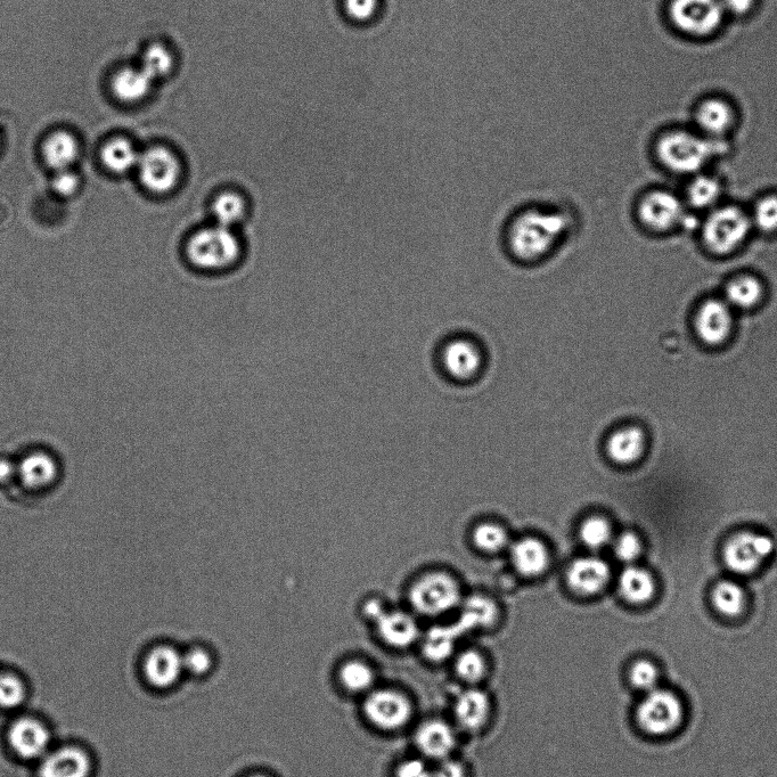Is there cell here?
<instances>
[{"mask_svg": "<svg viewBox=\"0 0 777 777\" xmlns=\"http://www.w3.org/2000/svg\"><path fill=\"white\" fill-rule=\"evenodd\" d=\"M619 594L629 604L642 605L650 602L656 594V582L649 571L628 567L618 580Z\"/></svg>", "mask_w": 777, "mask_h": 777, "instance_id": "29", "label": "cell"}, {"mask_svg": "<svg viewBox=\"0 0 777 777\" xmlns=\"http://www.w3.org/2000/svg\"><path fill=\"white\" fill-rule=\"evenodd\" d=\"M152 81L142 68L125 69L114 77L112 88L120 101L134 103L149 94Z\"/></svg>", "mask_w": 777, "mask_h": 777, "instance_id": "30", "label": "cell"}, {"mask_svg": "<svg viewBox=\"0 0 777 777\" xmlns=\"http://www.w3.org/2000/svg\"><path fill=\"white\" fill-rule=\"evenodd\" d=\"M684 208L680 199L666 191H656L645 196L640 204V218L654 231H669L684 220Z\"/></svg>", "mask_w": 777, "mask_h": 777, "instance_id": "16", "label": "cell"}, {"mask_svg": "<svg viewBox=\"0 0 777 777\" xmlns=\"http://www.w3.org/2000/svg\"><path fill=\"white\" fill-rule=\"evenodd\" d=\"M550 552L541 539L525 537L511 546V561L523 577L542 576L550 567Z\"/></svg>", "mask_w": 777, "mask_h": 777, "instance_id": "23", "label": "cell"}, {"mask_svg": "<svg viewBox=\"0 0 777 777\" xmlns=\"http://www.w3.org/2000/svg\"><path fill=\"white\" fill-rule=\"evenodd\" d=\"M139 157L132 143L124 138L113 139L102 150V160L113 173L124 174L137 167Z\"/></svg>", "mask_w": 777, "mask_h": 777, "instance_id": "33", "label": "cell"}, {"mask_svg": "<svg viewBox=\"0 0 777 777\" xmlns=\"http://www.w3.org/2000/svg\"><path fill=\"white\" fill-rule=\"evenodd\" d=\"M173 67V55L166 47L157 44L147 48L143 56L142 69L152 80L167 76Z\"/></svg>", "mask_w": 777, "mask_h": 777, "instance_id": "39", "label": "cell"}, {"mask_svg": "<svg viewBox=\"0 0 777 777\" xmlns=\"http://www.w3.org/2000/svg\"><path fill=\"white\" fill-rule=\"evenodd\" d=\"M613 551L621 562L633 563L642 553L641 539L631 531H627L615 539Z\"/></svg>", "mask_w": 777, "mask_h": 777, "instance_id": "42", "label": "cell"}, {"mask_svg": "<svg viewBox=\"0 0 777 777\" xmlns=\"http://www.w3.org/2000/svg\"><path fill=\"white\" fill-rule=\"evenodd\" d=\"M91 759L84 750L64 747L46 755L40 765V777H89Z\"/></svg>", "mask_w": 777, "mask_h": 777, "instance_id": "22", "label": "cell"}, {"mask_svg": "<svg viewBox=\"0 0 777 777\" xmlns=\"http://www.w3.org/2000/svg\"><path fill=\"white\" fill-rule=\"evenodd\" d=\"M183 661L184 669L194 675H204L208 673L211 668V657L209 656V653L201 649H195L188 652L186 656L183 657Z\"/></svg>", "mask_w": 777, "mask_h": 777, "instance_id": "47", "label": "cell"}, {"mask_svg": "<svg viewBox=\"0 0 777 777\" xmlns=\"http://www.w3.org/2000/svg\"><path fill=\"white\" fill-rule=\"evenodd\" d=\"M568 231V218L562 212L543 209L523 211L509 232L514 257L523 263H535L558 247Z\"/></svg>", "mask_w": 777, "mask_h": 777, "instance_id": "2", "label": "cell"}, {"mask_svg": "<svg viewBox=\"0 0 777 777\" xmlns=\"http://www.w3.org/2000/svg\"><path fill=\"white\" fill-rule=\"evenodd\" d=\"M462 593L456 580L445 572H431L417 579L410 591L413 609L424 617H440L462 603Z\"/></svg>", "mask_w": 777, "mask_h": 777, "instance_id": "6", "label": "cell"}, {"mask_svg": "<svg viewBox=\"0 0 777 777\" xmlns=\"http://www.w3.org/2000/svg\"><path fill=\"white\" fill-rule=\"evenodd\" d=\"M579 537L588 549L601 550L612 541V528L608 520L602 517H591L580 526Z\"/></svg>", "mask_w": 777, "mask_h": 777, "instance_id": "36", "label": "cell"}, {"mask_svg": "<svg viewBox=\"0 0 777 777\" xmlns=\"http://www.w3.org/2000/svg\"><path fill=\"white\" fill-rule=\"evenodd\" d=\"M183 669V657L170 646H159L151 651L144 666L147 681L159 689L173 686Z\"/></svg>", "mask_w": 777, "mask_h": 777, "instance_id": "21", "label": "cell"}, {"mask_svg": "<svg viewBox=\"0 0 777 777\" xmlns=\"http://www.w3.org/2000/svg\"><path fill=\"white\" fill-rule=\"evenodd\" d=\"M138 176L145 190L159 198H169L184 186L186 174L183 162L167 147L157 146L139 157Z\"/></svg>", "mask_w": 777, "mask_h": 777, "instance_id": "4", "label": "cell"}, {"mask_svg": "<svg viewBox=\"0 0 777 777\" xmlns=\"http://www.w3.org/2000/svg\"><path fill=\"white\" fill-rule=\"evenodd\" d=\"M8 739L16 755L24 759H36L45 757L51 735L37 719L21 718L11 726Z\"/></svg>", "mask_w": 777, "mask_h": 777, "instance_id": "19", "label": "cell"}, {"mask_svg": "<svg viewBox=\"0 0 777 777\" xmlns=\"http://www.w3.org/2000/svg\"><path fill=\"white\" fill-rule=\"evenodd\" d=\"M628 680L634 689L649 693L659 687V669L648 659L636 660L628 670Z\"/></svg>", "mask_w": 777, "mask_h": 777, "instance_id": "38", "label": "cell"}, {"mask_svg": "<svg viewBox=\"0 0 777 777\" xmlns=\"http://www.w3.org/2000/svg\"><path fill=\"white\" fill-rule=\"evenodd\" d=\"M441 362L452 378L468 381L481 371L484 354L473 340L457 338L449 341L441 351Z\"/></svg>", "mask_w": 777, "mask_h": 777, "instance_id": "15", "label": "cell"}, {"mask_svg": "<svg viewBox=\"0 0 777 777\" xmlns=\"http://www.w3.org/2000/svg\"><path fill=\"white\" fill-rule=\"evenodd\" d=\"M722 139L674 130L660 138L659 159L670 170L678 174L697 173L716 154L723 153Z\"/></svg>", "mask_w": 777, "mask_h": 777, "instance_id": "3", "label": "cell"}, {"mask_svg": "<svg viewBox=\"0 0 777 777\" xmlns=\"http://www.w3.org/2000/svg\"><path fill=\"white\" fill-rule=\"evenodd\" d=\"M460 617L455 624L461 633L484 632L493 628L500 619L497 604L481 595H474L460 605Z\"/></svg>", "mask_w": 777, "mask_h": 777, "instance_id": "25", "label": "cell"}, {"mask_svg": "<svg viewBox=\"0 0 777 777\" xmlns=\"http://www.w3.org/2000/svg\"><path fill=\"white\" fill-rule=\"evenodd\" d=\"M59 466L54 458L44 452L24 456L18 464V477L29 489H44L51 486L57 477Z\"/></svg>", "mask_w": 777, "mask_h": 777, "instance_id": "27", "label": "cell"}, {"mask_svg": "<svg viewBox=\"0 0 777 777\" xmlns=\"http://www.w3.org/2000/svg\"><path fill=\"white\" fill-rule=\"evenodd\" d=\"M726 302L732 307H754L763 296V286L754 276H740L726 286Z\"/></svg>", "mask_w": 777, "mask_h": 777, "instance_id": "34", "label": "cell"}, {"mask_svg": "<svg viewBox=\"0 0 777 777\" xmlns=\"http://www.w3.org/2000/svg\"><path fill=\"white\" fill-rule=\"evenodd\" d=\"M250 216L248 195L237 188H222L212 195L208 203L209 223L240 231Z\"/></svg>", "mask_w": 777, "mask_h": 777, "instance_id": "13", "label": "cell"}, {"mask_svg": "<svg viewBox=\"0 0 777 777\" xmlns=\"http://www.w3.org/2000/svg\"><path fill=\"white\" fill-rule=\"evenodd\" d=\"M751 220L736 207H725L711 214L703 226V240L718 255L739 247L750 232Z\"/></svg>", "mask_w": 777, "mask_h": 777, "instance_id": "10", "label": "cell"}, {"mask_svg": "<svg viewBox=\"0 0 777 777\" xmlns=\"http://www.w3.org/2000/svg\"><path fill=\"white\" fill-rule=\"evenodd\" d=\"M365 715L375 727L384 732H398L413 722L415 707L412 699L394 689L376 690L368 695Z\"/></svg>", "mask_w": 777, "mask_h": 777, "instance_id": "7", "label": "cell"}, {"mask_svg": "<svg viewBox=\"0 0 777 777\" xmlns=\"http://www.w3.org/2000/svg\"><path fill=\"white\" fill-rule=\"evenodd\" d=\"M460 731L452 721L429 717L416 725L413 732L414 747L419 756L436 764L455 756L460 743Z\"/></svg>", "mask_w": 777, "mask_h": 777, "instance_id": "11", "label": "cell"}, {"mask_svg": "<svg viewBox=\"0 0 777 777\" xmlns=\"http://www.w3.org/2000/svg\"><path fill=\"white\" fill-rule=\"evenodd\" d=\"M252 777H266V776H260V775H258V776H252Z\"/></svg>", "mask_w": 777, "mask_h": 777, "instance_id": "51", "label": "cell"}, {"mask_svg": "<svg viewBox=\"0 0 777 777\" xmlns=\"http://www.w3.org/2000/svg\"><path fill=\"white\" fill-rule=\"evenodd\" d=\"M44 158L49 167L57 171L67 170L78 158L76 139L68 133H56L44 145Z\"/></svg>", "mask_w": 777, "mask_h": 777, "instance_id": "31", "label": "cell"}, {"mask_svg": "<svg viewBox=\"0 0 777 777\" xmlns=\"http://www.w3.org/2000/svg\"><path fill=\"white\" fill-rule=\"evenodd\" d=\"M473 542L480 551L486 553H498L506 549L510 544L507 531L497 523H481L473 531Z\"/></svg>", "mask_w": 777, "mask_h": 777, "instance_id": "35", "label": "cell"}, {"mask_svg": "<svg viewBox=\"0 0 777 777\" xmlns=\"http://www.w3.org/2000/svg\"><path fill=\"white\" fill-rule=\"evenodd\" d=\"M774 551L771 537L742 531L725 544L724 562L734 574L750 575L763 566Z\"/></svg>", "mask_w": 777, "mask_h": 777, "instance_id": "12", "label": "cell"}, {"mask_svg": "<svg viewBox=\"0 0 777 777\" xmlns=\"http://www.w3.org/2000/svg\"><path fill=\"white\" fill-rule=\"evenodd\" d=\"M15 477H18V464H14L12 461L2 458V460H0V484H7V482H11Z\"/></svg>", "mask_w": 777, "mask_h": 777, "instance_id": "50", "label": "cell"}, {"mask_svg": "<svg viewBox=\"0 0 777 777\" xmlns=\"http://www.w3.org/2000/svg\"><path fill=\"white\" fill-rule=\"evenodd\" d=\"M725 13L735 16L749 14L756 5V0H721Z\"/></svg>", "mask_w": 777, "mask_h": 777, "instance_id": "49", "label": "cell"}, {"mask_svg": "<svg viewBox=\"0 0 777 777\" xmlns=\"http://www.w3.org/2000/svg\"><path fill=\"white\" fill-rule=\"evenodd\" d=\"M716 611L727 618L739 617L746 608V593L743 588L731 580L718 583L711 594Z\"/></svg>", "mask_w": 777, "mask_h": 777, "instance_id": "32", "label": "cell"}, {"mask_svg": "<svg viewBox=\"0 0 777 777\" xmlns=\"http://www.w3.org/2000/svg\"><path fill=\"white\" fill-rule=\"evenodd\" d=\"M395 777H433V764L421 756L406 758L397 766Z\"/></svg>", "mask_w": 777, "mask_h": 777, "instance_id": "44", "label": "cell"}, {"mask_svg": "<svg viewBox=\"0 0 777 777\" xmlns=\"http://www.w3.org/2000/svg\"><path fill=\"white\" fill-rule=\"evenodd\" d=\"M695 124L702 135L722 139L735 124V112L722 98H708L695 111Z\"/></svg>", "mask_w": 777, "mask_h": 777, "instance_id": "24", "label": "cell"}, {"mask_svg": "<svg viewBox=\"0 0 777 777\" xmlns=\"http://www.w3.org/2000/svg\"><path fill=\"white\" fill-rule=\"evenodd\" d=\"M754 223L764 232H774L777 229V196H767L757 203L754 212Z\"/></svg>", "mask_w": 777, "mask_h": 777, "instance_id": "43", "label": "cell"}, {"mask_svg": "<svg viewBox=\"0 0 777 777\" xmlns=\"http://www.w3.org/2000/svg\"><path fill=\"white\" fill-rule=\"evenodd\" d=\"M453 673L463 686H482L490 675V662L477 648L458 649L451 661Z\"/></svg>", "mask_w": 777, "mask_h": 777, "instance_id": "26", "label": "cell"}, {"mask_svg": "<svg viewBox=\"0 0 777 777\" xmlns=\"http://www.w3.org/2000/svg\"><path fill=\"white\" fill-rule=\"evenodd\" d=\"M463 634L456 625L435 626L422 633L419 642L421 656L432 665L451 662L458 651V641Z\"/></svg>", "mask_w": 777, "mask_h": 777, "instance_id": "20", "label": "cell"}, {"mask_svg": "<svg viewBox=\"0 0 777 777\" xmlns=\"http://www.w3.org/2000/svg\"><path fill=\"white\" fill-rule=\"evenodd\" d=\"M244 241L239 231L214 223L195 228L183 244V257L193 271L204 275L232 272L242 264Z\"/></svg>", "mask_w": 777, "mask_h": 777, "instance_id": "1", "label": "cell"}, {"mask_svg": "<svg viewBox=\"0 0 777 777\" xmlns=\"http://www.w3.org/2000/svg\"><path fill=\"white\" fill-rule=\"evenodd\" d=\"M381 640L395 650H407L419 644L422 631L410 613L386 610L375 621Z\"/></svg>", "mask_w": 777, "mask_h": 777, "instance_id": "17", "label": "cell"}, {"mask_svg": "<svg viewBox=\"0 0 777 777\" xmlns=\"http://www.w3.org/2000/svg\"><path fill=\"white\" fill-rule=\"evenodd\" d=\"M645 449L644 432L637 427H628L612 433L607 441V453L611 460L620 465L633 464L640 460Z\"/></svg>", "mask_w": 777, "mask_h": 777, "instance_id": "28", "label": "cell"}, {"mask_svg": "<svg viewBox=\"0 0 777 777\" xmlns=\"http://www.w3.org/2000/svg\"><path fill=\"white\" fill-rule=\"evenodd\" d=\"M722 187L716 179L699 176L694 179L689 187V200L692 206L697 208H708L713 206L714 203L721 195Z\"/></svg>", "mask_w": 777, "mask_h": 777, "instance_id": "40", "label": "cell"}, {"mask_svg": "<svg viewBox=\"0 0 777 777\" xmlns=\"http://www.w3.org/2000/svg\"><path fill=\"white\" fill-rule=\"evenodd\" d=\"M669 14L683 34L708 37L721 28L726 13L721 0H673Z\"/></svg>", "mask_w": 777, "mask_h": 777, "instance_id": "8", "label": "cell"}, {"mask_svg": "<svg viewBox=\"0 0 777 777\" xmlns=\"http://www.w3.org/2000/svg\"><path fill=\"white\" fill-rule=\"evenodd\" d=\"M611 579L609 564L596 556H584L570 564L567 583L576 595L590 597L600 594Z\"/></svg>", "mask_w": 777, "mask_h": 777, "instance_id": "14", "label": "cell"}, {"mask_svg": "<svg viewBox=\"0 0 777 777\" xmlns=\"http://www.w3.org/2000/svg\"><path fill=\"white\" fill-rule=\"evenodd\" d=\"M26 697V685L18 676L0 672V708H18Z\"/></svg>", "mask_w": 777, "mask_h": 777, "instance_id": "41", "label": "cell"}, {"mask_svg": "<svg viewBox=\"0 0 777 777\" xmlns=\"http://www.w3.org/2000/svg\"><path fill=\"white\" fill-rule=\"evenodd\" d=\"M79 178L76 174L71 173L69 169L57 171L53 179V190L56 194L64 196H71L75 194L79 187Z\"/></svg>", "mask_w": 777, "mask_h": 777, "instance_id": "48", "label": "cell"}, {"mask_svg": "<svg viewBox=\"0 0 777 777\" xmlns=\"http://www.w3.org/2000/svg\"><path fill=\"white\" fill-rule=\"evenodd\" d=\"M379 0H345V8L351 19L358 22L371 20L378 10Z\"/></svg>", "mask_w": 777, "mask_h": 777, "instance_id": "46", "label": "cell"}, {"mask_svg": "<svg viewBox=\"0 0 777 777\" xmlns=\"http://www.w3.org/2000/svg\"><path fill=\"white\" fill-rule=\"evenodd\" d=\"M495 703L482 686H464L452 703L451 721L461 734L484 733L493 722Z\"/></svg>", "mask_w": 777, "mask_h": 777, "instance_id": "9", "label": "cell"}, {"mask_svg": "<svg viewBox=\"0 0 777 777\" xmlns=\"http://www.w3.org/2000/svg\"><path fill=\"white\" fill-rule=\"evenodd\" d=\"M683 701L673 691L658 689L645 693L635 711L640 729L651 736H666L680 729L684 722Z\"/></svg>", "mask_w": 777, "mask_h": 777, "instance_id": "5", "label": "cell"}, {"mask_svg": "<svg viewBox=\"0 0 777 777\" xmlns=\"http://www.w3.org/2000/svg\"><path fill=\"white\" fill-rule=\"evenodd\" d=\"M433 777H471V774L468 765L453 756L433 764Z\"/></svg>", "mask_w": 777, "mask_h": 777, "instance_id": "45", "label": "cell"}, {"mask_svg": "<svg viewBox=\"0 0 777 777\" xmlns=\"http://www.w3.org/2000/svg\"><path fill=\"white\" fill-rule=\"evenodd\" d=\"M340 680L351 692H365L374 684L375 676L372 668L361 661H350L342 667Z\"/></svg>", "mask_w": 777, "mask_h": 777, "instance_id": "37", "label": "cell"}, {"mask_svg": "<svg viewBox=\"0 0 777 777\" xmlns=\"http://www.w3.org/2000/svg\"><path fill=\"white\" fill-rule=\"evenodd\" d=\"M695 326L699 337L707 345H721L732 332L731 306L722 300H708L700 308Z\"/></svg>", "mask_w": 777, "mask_h": 777, "instance_id": "18", "label": "cell"}]
</instances>
